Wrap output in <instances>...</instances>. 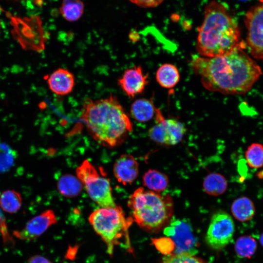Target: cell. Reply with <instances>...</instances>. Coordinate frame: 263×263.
<instances>
[{
  "mask_svg": "<svg viewBox=\"0 0 263 263\" xmlns=\"http://www.w3.org/2000/svg\"><path fill=\"white\" fill-rule=\"evenodd\" d=\"M0 234L4 242H12V239L8 231L4 218L0 210Z\"/></svg>",
  "mask_w": 263,
  "mask_h": 263,
  "instance_id": "4316f807",
  "label": "cell"
},
{
  "mask_svg": "<svg viewBox=\"0 0 263 263\" xmlns=\"http://www.w3.org/2000/svg\"><path fill=\"white\" fill-rule=\"evenodd\" d=\"M257 177L260 179H263V170L257 173Z\"/></svg>",
  "mask_w": 263,
  "mask_h": 263,
  "instance_id": "f1b7e54d",
  "label": "cell"
},
{
  "mask_svg": "<svg viewBox=\"0 0 263 263\" xmlns=\"http://www.w3.org/2000/svg\"><path fill=\"white\" fill-rule=\"evenodd\" d=\"M22 199L20 194L13 190L3 192L0 196V206L3 210L13 213L17 212L21 207Z\"/></svg>",
  "mask_w": 263,
  "mask_h": 263,
  "instance_id": "7402d4cb",
  "label": "cell"
},
{
  "mask_svg": "<svg viewBox=\"0 0 263 263\" xmlns=\"http://www.w3.org/2000/svg\"><path fill=\"white\" fill-rule=\"evenodd\" d=\"M156 108L152 100L140 98L135 100L131 106L132 117L139 122L150 121L155 114Z\"/></svg>",
  "mask_w": 263,
  "mask_h": 263,
  "instance_id": "9a60e30c",
  "label": "cell"
},
{
  "mask_svg": "<svg viewBox=\"0 0 263 263\" xmlns=\"http://www.w3.org/2000/svg\"><path fill=\"white\" fill-rule=\"evenodd\" d=\"M234 223L227 212L219 210L211 216L205 240L207 244L215 250L226 246L232 239Z\"/></svg>",
  "mask_w": 263,
  "mask_h": 263,
  "instance_id": "ba28073f",
  "label": "cell"
},
{
  "mask_svg": "<svg viewBox=\"0 0 263 263\" xmlns=\"http://www.w3.org/2000/svg\"><path fill=\"white\" fill-rule=\"evenodd\" d=\"M148 75L144 74L140 66L126 69L118 80V84L130 98L141 94L148 83Z\"/></svg>",
  "mask_w": 263,
  "mask_h": 263,
  "instance_id": "7c38bea8",
  "label": "cell"
},
{
  "mask_svg": "<svg viewBox=\"0 0 263 263\" xmlns=\"http://www.w3.org/2000/svg\"><path fill=\"white\" fill-rule=\"evenodd\" d=\"M27 263H52L48 259L40 255H35L30 257Z\"/></svg>",
  "mask_w": 263,
  "mask_h": 263,
  "instance_id": "83f0119b",
  "label": "cell"
},
{
  "mask_svg": "<svg viewBox=\"0 0 263 263\" xmlns=\"http://www.w3.org/2000/svg\"><path fill=\"white\" fill-rule=\"evenodd\" d=\"M84 11V4L81 0H62L59 7L61 16L69 22H74L79 19Z\"/></svg>",
  "mask_w": 263,
  "mask_h": 263,
  "instance_id": "44dd1931",
  "label": "cell"
},
{
  "mask_svg": "<svg viewBox=\"0 0 263 263\" xmlns=\"http://www.w3.org/2000/svg\"><path fill=\"white\" fill-rule=\"evenodd\" d=\"M180 78L178 69L170 63L162 64L156 73V81L161 87L166 89L173 88L179 82Z\"/></svg>",
  "mask_w": 263,
  "mask_h": 263,
  "instance_id": "2e32d148",
  "label": "cell"
},
{
  "mask_svg": "<svg viewBox=\"0 0 263 263\" xmlns=\"http://www.w3.org/2000/svg\"><path fill=\"white\" fill-rule=\"evenodd\" d=\"M244 21L247 30L245 45L249 54L263 61V4L251 7Z\"/></svg>",
  "mask_w": 263,
  "mask_h": 263,
  "instance_id": "30bf717a",
  "label": "cell"
},
{
  "mask_svg": "<svg viewBox=\"0 0 263 263\" xmlns=\"http://www.w3.org/2000/svg\"></svg>",
  "mask_w": 263,
  "mask_h": 263,
  "instance_id": "d6a6232c",
  "label": "cell"
},
{
  "mask_svg": "<svg viewBox=\"0 0 263 263\" xmlns=\"http://www.w3.org/2000/svg\"><path fill=\"white\" fill-rule=\"evenodd\" d=\"M164 232L169 237L173 245L171 254L194 256L198 252L199 243L191 225L187 219H175L173 217L164 229Z\"/></svg>",
  "mask_w": 263,
  "mask_h": 263,
  "instance_id": "52a82bcc",
  "label": "cell"
},
{
  "mask_svg": "<svg viewBox=\"0 0 263 263\" xmlns=\"http://www.w3.org/2000/svg\"><path fill=\"white\" fill-rule=\"evenodd\" d=\"M80 119L90 134L102 146L113 148L120 145L132 131V124L116 97L83 102Z\"/></svg>",
  "mask_w": 263,
  "mask_h": 263,
  "instance_id": "7a4b0ae2",
  "label": "cell"
},
{
  "mask_svg": "<svg viewBox=\"0 0 263 263\" xmlns=\"http://www.w3.org/2000/svg\"><path fill=\"white\" fill-rule=\"evenodd\" d=\"M241 0V1H248V0Z\"/></svg>",
  "mask_w": 263,
  "mask_h": 263,
  "instance_id": "4dcf8cb0",
  "label": "cell"
},
{
  "mask_svg": "<svg viewBox=\"0 0 263 263\" xmlns=\"http://www.w3.org/2000/svg\"><path fill=\"white\" fill-rule=\"evenodd\" d=\"M142 8H152L160 4L165 0H128Z\"/></svg>",
  "mask_w": 263,
  "mask_h": 263,
  "instance_id": "484cf974",
  "label": "cell"
},
{
  "mask_svg": "<svg viewBox=\"0 0 263 263\" xmlns=\"http://www.w3.org/2000/svg\"><path fill=\"white\" fill-rule=\"evenodd\" d=\"M197 30L196 49L202 56L222 55L240 42L238 26L226 8L215 0L206 5L203 22Z\"/></svg>",
  "mask_w": 263,
  "mask_h": 263,
  "instance_id": "3957f363",
  "label": "cell"
},
{
  "mask_svg": "<svg viewBox=\"0 0 263 263\" xmlns=\"http://www.w3.org/2000/svg\"><path fill=\"white\" fill-rule=\"evenodd\" d=\"M47 83L53 93L57 95H65L73 91L75 84V77L67 69L59 68L48 77Z\"/></svg>",
  "mask_w": 263,
  "mask_h": 263,
  "instance_id": "5bb4252c",
  "label": "cell"
},
{
  "mask_svg": "<svg viewBox=\"0 0 263 263\" xmlns=\"http://www.w3.org/2000/svg\"><path fill=\"white\" fill-rule=\"evenodd\" d=\"M161 263H207L195 256L168 255L162 259Z\"/></svg>",
  "mask_w": 263,
  "mask_h": 263,
  "instance_id": "d4e9b609",
  "label": "cell"
},
{
  "mask_svg": "<svg viewBox=\"0 0 263 263\" xmlns=\"http://www.w3.org/2000/svg\"><path fill=\"white\" fill-rule=\"evenodd\" d=\"M231 210L235 219L241 222L251 219L255 213V207L252 201L246 197H241L232 204Z\"/></svg>",
  "mask_w": 263,
  "mask_h": 263,
  "instance_id": "e0dca14e",
  "label": "cell"
},
{
  "mask_svg": "<svg viewBox=\"0 0 263 263\" xmlns=\"http://www.w3.org/2000/svg\"><path fill=\"white\" fill-rule=\"evenodd\" d=\"M156 124L149 131L150 138L164 146H174L183 139L186 129L183 123L175 119H165L161 111L156 108Z\"/></svg>",
  "mask_w": 263,
  "mask_h": 263,
  "instance_id": "9c48e42d",
  "label": "cell"
},
{
  "mask_svg": "<svg viewBox=\"0 0 263 263\" xmlns=\"http://www.w3.org/2000/svg\"><path fill=\"white\" fill-rule=\"evenodd\" d=\"M128 206L132 220L149 232L157 233L170 223L173 215V203L169 195H162L140 187L130 196Z\"/></svg>",
  "mask_w": 263,
  "mask_h": 263,
  "instance_id": "277c9868",
  "label": "cell"
},
{
  "mask_svg": "<svg viewBox=\"0 0 263 263\" xmlns=\"http://www.w3.org/2000/svg\"><path fill=\"white\" fill-rule=\"evenodd\" d=\"M83 185L79 179L73 175L66 174L59 178L57 187L58 191L66 197H75L82 189Z\"/></svg>",
  "mask_w": 263,
  "mask_h": 263,
  "instance_id": "ac0fdd59",
  "label": "cell"
},
{
  "mask_svg": "<svg viewBox=\"0 0 263 263\" xmlns=\"http://www.w3.org/2000/svg\"><path fill=\"white\" fill-rule=\"evenodd\" d=\"M248 165L254 169L263 167V145L259 143L250 145L245 152Z\"/></svg>",
  "mask_w": 263,
  "mask_h": 263,
  "instance_id": "cb8c5ba5",
  "label": "cell"
},
{
  "mask_svg": "<svg viewBox=\"0 0 263 263\" xmlns=\"http://www.w3.org/2000/svg\"><path fill=\"white\" fill-rule=\"evenodd\" d=\"M56 222L55 212L51 209L46 210L29 221L22 229L14 231L13 234L19 240L32 241L41 236Z\"/></svg>",
  "mask_w": 263,
  "mask_h": 263,
  "instance_id": "8fae6325",
  "label": "cell"
},
{
  "mask_svg": "<svg viewBox=\"0 0 263 263\" xmlns=\"http://www.w3.org/2000/svg\"><path fill=\"white\" fill-rule=\"evenodd\" d=\"M142 179L145 187L156 192L164 190L169 184L168 177L155 169H149L144 173Z\"/></svg>",
  "mask_w": 263,
  "mask_h": 263,
  "instance_id": "d6986e66",
  "label": "cell"
},
{
  "mask_svg": "<svg viewBox=\"0 0 263 263\" xmlns=\"http://www.w3.org/2000/svg\"><path fill=\"white\" fill-rule=\"evenodd\" d=\"M203 187L207 194L217 196L223 194L226 191L227 183L225 177L222 174L211 173L204 179Z\"/></svg>",
  "mask_w": 263,
  "mask_h": 263,
  "instance_id": "ffe728a7",
  "label": "cell"
},
{
  "mask_svg": "<svg viewBox=\"0 0 263 263\" xmlns=\"http://www.w3.org/2000/svg\"><path fill=\"white\" fill-rule=\"evenodd\" d=\"M76 173L90 198L101 207L116 206L109 180L98 172L88 160H84L77 167Z\"/></svg>",
  "mask_w": 263,
  "mask_h": 263,
  "instance_id": "8992f818",
  "label": "cell"
},
{
  "mask_svg": "<svg viewBox=\"0 0 263 263\" xmlns=\"http://www.w3.org/2000/svg\"><path fill=\"white\" fill-rule=\"evenodd\" d=\"M261 2L263 3V0H259Z\"/></svg>",
  "mask_w": 263,
  "mask_h": 263,
  "instance_id": "1f68e13d",
  "label": "cell"
},
{
  "mask_svg": "<svg viewBox=\"0 0 263 263\" xmlns=\"http://www.w3.org/2000/svg\"><path fill=\"white\" fill-rule=\"evenodd\" d=\"M257 243L254 238L249 236L239 238L235 244V250L237 255L242 258H250L255 253Z\"/></svg>",
  "mask_w": 263,
  "mask_h": 263,
  "instance_id": "603a6c76",
  "label": "cell"
},
{
  "mask_svg": "<svg viewBox=\"0 0 263 263\" xmlns=\"http://www.w3.org/2000/svg\"><path fill=\"white\" fill-rule=\"evenodd\" d=\"M88 220L105 243L110 255H112L116 245L131 248L129 228L133 221L131 217L125 216L120 206L96 209L90 215Z\"/></svg>",
  "mask_w": 263,
  "mask_h": 263,
  "instance_id": "5b68a950",
  "label": "cell"
},
{
  "mask_svg": "<svg viewBox=\"0 0 263 263\" xmlns=\"http://www.w3.org/2000/svg\"><path fill=\"white\" fill-rule=\"evenodd\" d=\"M261 242L262 244L263 245V234L262 235V236L261 237Z\"/></svg>",
  "mask_w": 263,
  "mask_h": 263,
  "instance_id": "f546056e",
  "label": "cell"
},
{
  "mask_svg": "<svg viewBox=\"0 0 263 263\" xmlns=\"http://www.w3.org/2000/svg\"><path fill=\"white\" fill-rule=\"evenodd\" d=\"M113 171L118 182L123 185L131 184L138 176V164L133 156L123 154L115 160Z\"/></svg>",
  "mask_w": 263,
  "mask_h": 263,
  "instance_id": "4fadbf2b",
  "label": "cell"
},
{
  "mask_svg": "<svg viewBox=\"0 0 263 263\" xmlns=\"http://www.w3.org/2000/svg\"><path fill=\"white\" fill-rule=\"evenodd\" d=\"M244 42L222 55L207 57L193 55L190 60L203 86L225 94L248 92L263 74L259 65L246 53Z\"/></svg>",
  "mask_w": 263,
  "mask_h": 263,
  "instance_id": "6da1fadb",
  "label": "cell"
}]
</instances>
